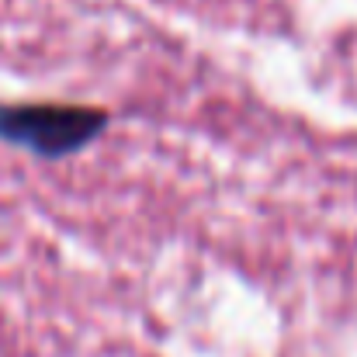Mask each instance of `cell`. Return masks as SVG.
Segmentation results:
<instances>
[{"instance_id":"obj_1","label":"cell","mask_w":357,"mask_h":357,"mask_svg":"<svg viewBox=\"0 0 357 357\" xmlns=\"http://www.w3.org/2000/svg\"><path fill=\"white\" fill-rule=\"evenodd\" d=\"M108 125V115L91 105H0V142L21 146L35 156H70L94 142Z\"/></svg>"}]
</instances>
